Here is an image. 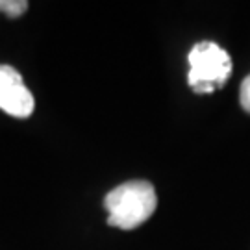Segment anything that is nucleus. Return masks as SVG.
I'll return each instance as SVG.
<instances>
[{"label":"nucleus","instance_id":"obj_1","mask_svg":"<svg viewBox=\"0 0 250 250\" xmlns=\"http://www.w3.org/2000/svg\"><path fill=\"white\" fill-rule=\"evenodd\" d=\"M107 223L121 230H134L152 217L158 206L154 186L145 180L126 182L106 195Z\"/></svg>","mask_w":250,"mask_h":250},{"label":"nucleus","instance_id":"obj_2","mask_svg":"<svg viewBox=\"0 0 250 250\" xmlns=\"http://www.w3.org/2000/svg\"><path fill=\"white\" fill-rule=\"evenodd\" d=\"M188 80L198 95H208L223 87L232 74L230 54L213 41H200L189 52Z\"/></svg>","mask_w":250,"mask_h":250},{"label":"nucleus","instance_id":"obj_3","mask_svg":"<svg viewBox=\"0 0 250 250\" xmlns=\"http://www.w3.org/2000/svg\"><path fill=\"white\" fill-rule=\"evenodd\" d=\"M36 100L22 82V76L11 65H0V109L17 119L34 113Z\"/></svg>","mask_w":250,"mask_h":250},{"label":"nucleus","instance_id":"obj_4","mask_svg":"<svg viewBox=\"0 0 250 250\" xmlns=\"http://www.w3.org/2000/svg\"><path fill=\"white\" fill-rule=\"evenodd\" d=\"M26 9H28L26 0H0V11H4L11 19L22 15Z\"/></svg>","mask_w":250,"mask_h":250},{"label":"nucleus","instance_id":"obj_5","mask_svg":"<svg viewBox=\"0 0 250 250\" xmlns=\"http://www.w3.org/2000/svg\"><path fill=\"white\" fill-rule=\"evenodd\" d=\"M239 102L245 111L250 113V74L243 80L241 83V89H239Z\"/></svg>","mask_w":250,"mask_h":250}]
</instances>
